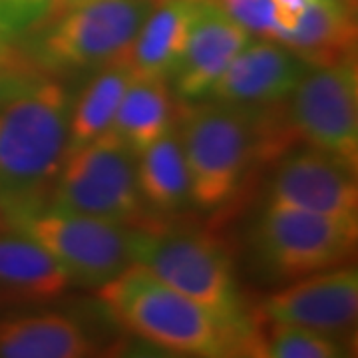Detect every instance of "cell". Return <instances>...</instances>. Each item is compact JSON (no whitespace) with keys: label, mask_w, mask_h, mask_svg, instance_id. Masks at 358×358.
I'll use <instances>...</instances> for the list:
<instances>
[{"label":"cell","mask_w":358,"mask_h":358,"mask_svg":"<svg viewBox=\"0 0 358 358\" xmlns=\"http://www.w3.org/2000/svg\"><path fill=\"white\" fill-rule=\"evenodd\" d=\"M277 106L245 108L209 100L181 112L176 136L197 207L215 209L225 205L239 192L257 159L281 152L287 134H294V129L289 112L277 117Z\"/></svg>","instance_id":"obj_1"},{"label":"cell","mask_w":358,"mask_h":358,"mask_svg":"<svg viewBox=\"0 0 358 358\" xmlns=\"http://www.w3.org/2000/svg\"><path fill=\"white\" fill-rule=\"evenodd\" d=\"M98 299L128 333L183 357H249L253 322H229L131 263L98 287Z\"/></svg>","instance_id":"obj_2"},{"label":"cell","mask_w":358,"mask_h":358,"mask_svg":"<svg viewBox=\"0 0 358 358\" xmlns=\"http://www.w3.org/2000/svg\"><path fill=\"white\" fill-rule=\"evenodd\" d=\"M72 96L44 76L0 108V219L10 227L50 201L68 145Z\"/></svg>","instance_id":"obj_3"},{"label":"cell","mask_w":358,"mask_h":358,"mask_svg":"<svg viewBox=\"0 0 358 358\" xmlns=\"http://www.w3.org/2000/svg\"><path fill=\"white\" fill-rule=\"evenodd\" d=\"M157 0H88L30 30L24 48L46 76L100 70L122 58Z\"/></svg>","instance_id":"obj_4"},{"label":"cell","mask_w":358,"mask_h":358,"mask_svg":"<svg viewBox=\"0 0 358 358\" xmlns=\"http://www.w3.org/2000/svg\"><path fill=\"white\" fill-rule=\"evenodd\" d=\"M131 263L203 305L221 319L243 324L233 259L225 245L205 231L171 229L155 223L129 227Z\"/></svg>","instance_id":"obj_5"},{"label":"cell","mask_w":358,"mask_h":358,"mask_svg":"<svg viewBox=\"0 0 358 358\" xmlns=\"http://www.w3.org/2000/svg\"><path fill=\"white\" fill-rule=\"evenodd\" d=\"M136 157L114 131L64 155L48 203L120 227L145 223Z\"/></svg>","instance_id":"obj_6"},{"label":"cell","mask_w":358,"mask_h":358,"mask_svg":"<svg viewBox=\"0 0 358 358\" xmlns=\"http://www.w3.org/2000/svg\"><path fill=\"white\" fill-rule=\"evenodd\" d=\"M358 219H341L267 203L253 229V251L275 279H301L348 263Z\"/></svg>","instance_id":"obj_7"},{"label":"cell","mask_w":358,"mask_h":358,"mask_svg":"<svg viewBox=\"0 0 358 358\" xmlns=\"http://www.w3.org/2000/svg\"><path fill=\"white\" fill-rule=\"evenodd\" d=\"M16 229L42 245L62 267L70 285L102 287L131 265L129 227L106 223L46 203L13 223Z\"/></svg>","instance_id":"obj_8"},{"label":"cell","mask_w":358,"mask_h":358,"mask_svg":"<svg viewBox=\"0 0 358 358\" xmlns=\"http://www.w3.org/2000/svg\"><path fill=\"white\" fill-rule=\"evenodd\" d=\"M294 136L307 145L358 166V66L357 58L308 68L289 98Z\"/></svg>","instance_id":"obj_9"},{"label":"cell","mask_w":358,"mask_h":358,"mask_svg":"<svg viewBox=\"0 0 358 358\" xmlns=\"http://www.w3.org/2000/svg\"><path fill=\"white\" fill-rule=\"evenodd\" d=\"M358 317V273L350 265L319 271L268 294L261 319L301 324L345 338Z\"/></svg>","instance_id":"obj_10"},{"label":"cell","mask_w":358,"mask_h":358,"mask_svg":"<svg viewBox=\"0 0 358 358\" xmlns=\"http://www.w3.org/2000/svg\"><path fill=\"white\" fill-rule=\"evenodd\" d=\"M268 203L329 217L358 219L357 169L308 145L279 164L271 179Z\"/></svg>","instance_id":"obj_11"},{"label":"cell","mask_w":358,"mask_h":358,"mask_svg":"<svg viewBox=\"0 0 358 358\" xmlns=\"http://www.w3.org/2000/svg\"><path fill=\"white\" fill-rule=\"evenodd\" d=\"M308 68L281 42L251 38L209 92V100L263 108L287 102Z\"/></svg>","instance_id":"obj_12"},{"label":"cell","mask_w":358,"mask_h":358,"mask_svg":"<svg viewBox=\"0 0 358 358\" xmlns=\"http://www.w3.org/2000/svg\"><path fill=\"white\" fill-rule=\"evenodd\" d=\"M253 38L213 0H195L193 20L178 68L169 82L183 102L209 96L237 52Z\"/></svg>","instance_id":"obj_13"},{"label":"cell","mask_w":358,"mask_h":358,"mask_svg":"<svg viewBox=\"0 0 358 358\" xmlns=\"http://www.w3.org/2000/svg\"><path fill=\"white\" fill-rule=\"evenodd\" d=\"M195 0H157L117 64L131 78L169 82L178 68L193 20Z\"/></svg>","instance_id":"obj_14"},{"label":"cell","mask_w":358,"mask_h":358,"mask_svg":"<svg viewBox=\"0 0 358 358\" xmlns=\"http://www.w3.org/2000/svg\"><path fill=\"white\" fill-rule=\"evenodd\" d=\"M281 44L307 68H322L357 56V18L348 0H307Z\"/></svg>","instance_id":"obj_15"},{"label":"cell","mask_w":358,"mask_h":358,"mask_svg":"<svg viewBox=\"0 0 358 358\" xmlns=\"http://www.w3.org/2000/svg\"><path fill=\"white\" fill-rule=\"evenodd\" d=\"M68 287V275L42 245L20 231L0 229V305L46 303Z\"/></svg>","instance_id":"obj_16"},{"label":"cell","mask_w":358,"mask_h":358,"mask_svg":"<svg viewBox=\"0 0 358 358\" xmlns=\"http://www.w3.org/2000/svg\"><path fill=\"white\" fill-rule=\"evenodd\" d=\"M96 352L88 331L62 313L0 320V358H86Z\"/></svg>","instance_id":"obj_17"},{"label":"cell","mask_w":358,"mask_h":358,"mask_svg":"<svg viewBox=\"0 0 358 358\" xmlns=\"http://www.w3.org/2000/svg\"><path fill=\"white\" fill-rule=\"evenodd\" d=\"M169 82L131 78L115 112L112 131L136 155L176 128Z\"/></svg>","instance_id":"obj_18"},{"label":"cell","mask_w":358,"mask_h":358,"mask_svg":"<svg viewBox=\"0 0 358 358\" xmlns=\"http://www.w3.org/2000/svg\"><path fill=\"white\" fill-rule=\"evenodd\" d=\"M138 187L145 207L178 213L193 203L192 181L176 129L136 157Z\"/></svg>","instance_id":"obj_19"},{"label":"cell","mask_w":358,"mask_h":358,"mask_svg":"<svg viewBox=\"0 0 358 358\" xmlns=\"http://www.w3.org/2000/svg\"><path fill=\"white\" fill-rule=\"evenodd\" d=\"M129 80L128 68L117 62L96 70V76L72 100L66 154L110 131Z\"/></svg>","instance_id":"obj_20"},{"label":"cell","mask_w":358,"mask_h":358,"mask_svg":"<svg viewBox=\"0 0 358 358\" xmlns=\"http://www.w3.org/2000/svg\"><path fill=\"white\" fill-rule=\"evenodd\" d=\"M348 355L350 345L345 338L275 320H265L263 329L253 327L249 348V357L257 358H343Z\"/></svg>","instance_id":"obj_21"},{"label":"cell","mask_w":358,"mask_h":358,"mask_svg":"<svg viewBox=\"0 0 358 358\" xmlns=\"http://www.w3.org/2000/svg\"><path fill=\"white\" fill-rule=\"evenodd\" d=\"M46 76L30 62L26 52L13 44L0 50V108Z\"/></svg>","instance_id":"obj_22"},{"label":"cell","mask_w":358,"mask_h":358,"mask_svg":"<svg viewBox=\"0 0 358 358\" xmlns=\"http://www.w3.org/2000/svg\"><path fill=\"white\" fill-rule=\"evenodd\" d=\"M255 38H277V10L273 0H213Z\"/></svg>","instance_id":"obj_23"},{"label":"cell","mask_w":358,"mask_h":358,"mask_svg":"<svg viewBox=\"0 0 358 358\" xmlns=\"http://www.w3.org/2000/svg\"><path fill=\"white\" fill-rule=\"evenodd\" d=\"M18 34L14 32L10 24L6 22V18L2 16L0 13V50L2 48H8V46H13V44H18Z\"/></svg>","instance_id":"obj_24"},{"label":"cell","mask_w":358,"mask_h":358,"mask_svg":"<svg viewBox=\"0 0 358 358\" xmlns=\"http://www.w3.org/2000/svg\"><path fill=\"white\" fill-rule=\"evenodd\" d=\"M82 2H88V0H64V6H62V10L70 8V6H76V4H82Z\"/></svg>","instance_id":"obj_25"},{"label":"cell","mask_w":358,"mask_h":358,"mask_svg":"<svg viewBox=\"0 0 358 358\" xmlns=\"http://www.w3.org/2000/svg\"><path fill=\"white\" fill-rule=\"evenodd\" d=\"M2 227H4V223H2V219H0V229H2Z\"/></svg>","instance_id":"obj_26"}]
</instances>
